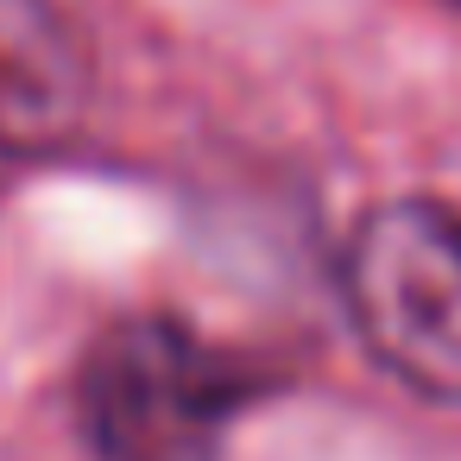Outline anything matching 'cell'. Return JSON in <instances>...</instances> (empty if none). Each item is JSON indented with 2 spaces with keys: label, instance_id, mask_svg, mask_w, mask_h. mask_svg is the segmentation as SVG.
<instances>
[{
  "label": "cell",
  "instance_id": "7a4b0ae2",
  "mask_svg": "<svg viewBox=\"0 0 461 461\" xmlns=\"http://www.w3.org/2000/svg\"><path fill=\"white\" fill-rule=\"evenodd\" d=\"M341 297L385 373L461 404V215L423 196L379 203L341 259Z\"/></svg>",
  "mask_w": 461,
  "mask_h": 461
},
{
  "label": "cell",
  "instance_id": "6da1fadb",
  "mask_svg": "<svg viewBox=\"0 0 461 461\" xmlns=\"http://www.w3.org/2000/svg\"><path fill=\"white\" fill-rule=\"evenodd\" d=\"M234 373L177 316H127L83 360V429L102 461H221V436L247 404Z\"/></svg>",
  "mask_w": 461,
  "mask_h": 461
}]
</instances>
